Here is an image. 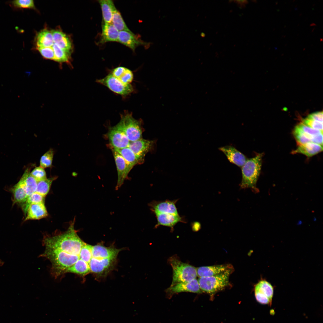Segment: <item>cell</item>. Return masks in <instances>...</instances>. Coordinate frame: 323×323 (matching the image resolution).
Masks as SVG:
<instances>
[{
    "instance_id": "1",
    "label": "cell",
    "mask_w": 323,
    "mask_h": 323,
    "mask_svg": "<svg viewBox=\"0 0 323 323\" xmlns=\"http://www.w3.org/2000/svg\"><path fill=\"white\" fill-rule=\"evenodd\" d=\"M74 221L71 223L65 232L44 237L42 242L45 248L79 256L81 249L85 243L78 235L74 228Z\"/></svg>"
},
{
    "instance_id": "2",
    "label": "cell",
    "mask_w": 323,
    "mask_h": 323,
    "mask_svg": "<svg viewBox=\"0 0 323 323\" xmlns=\"http://www.w3.org/2000/svg\"><path fill=\"white\" fill-rule=\"evenodd\" d=\"M41 256L49 260L52 264V273L56 277L65 273L66 270L80 259L79 256L47 248H45V250Z\"/></svg>"
},
{
    "instance_id": "3",
    "label": "cell",
    "mask_w": 323,
    "mask_h": 323,
    "mask_svg": "<svg viewBox=\"0 0 323 323\" xmlns=\"http://www.w3.org/2000/svg\"><path fill=\"white\" fill-rule=\"evenodd\" d=\"M262 154H258L252 158L247 159L241 167L242 189L251 188L255 189L256 185L260 173Z\"/></svg>"
},
{
    "instance_id": "4",
    "label": "cell",
    "mask_w": 323,
    "mask_h": 323,
    "mask_svg": "<svg viewBox=\"0 0 323 323\" xmlns=\"http://www.w3.org/2000/svg\"><path fill=\"white\" fill-rule=\"evenodd\" d=\"M168 261L173 269L172 281L170 286L196 278V268L194 266L182 262L177 256L170 257Z\"/></svg>"
},
{
    "instance_id": "5",
    "label": "cell",
    "mask_w": 323,
    "mask_h": 323,
    "mask_svg": "<svg viewBox=\"0 0 323 323\" xmlns=\"http://www.w3.org/2000/svg\"><path fill=\"white\" fill-rule=\"evenodd\" d=\"M231 269L214 276L199 278L198 281L202 291L213 294L224 289L228 284Z\"/></svg>"
},
{
    "instance_id": "6",
    "label": "cell",
    "mask_w": 323,
    "mask_h": 323,
    "mask_svg": "<svg viewBox=\"0 0 323 323\" xmlns=\"http://www.w3.org/2000/svg\"><path fill=\"white\" fill-rule=\"evenodd\" d=\"M118 124L130 142L142 138V129L141 122L135 119L132 113L127 111L121 115Z\"/></svg>"
},
{
    "instance_id": "7",
    "label": "cell",
    "mask_w": 323,
    "mask_h": 323,
    "mask_svg": "<svg viewBox=\"0 0 323 323\" xmlns=\"http://www.w3.org/2000/svg\"><path fill=\"white\" fill-rule=\"evenodd\" d=\"M96 82L106 86L113 92L124 96L129 95L134 91L131 84L122 83L111 73L102 79L97 80Z\"/></svg>"
},
{
    "instance_id": "8",
    "label": "cell",
    "mask_w": 323,
    "mask_h": 323,
    "mask_svg": "<svg viewBox=\"0 0 323 323\" xmlns=\"http://www.w3.org/2000/svg\"><path fill=\"white\" fill-rule=\"evenodd\" d=\"M274 292L273 286L265 279L260 280L255 287V295L256 300L262 304L271 306Z\"/></svg>"
},
{
    "instance_id": "9",
    "label": "cell",
    "mask_w": 323,
    "mask_h": 323,
    "mask_svg": "<svg viewBox=\"0 0 323 323\" xmlns=\"http://www.w3.org/2000/svg\"><path fill=\"white\" fill-rule=\"evenodd\" d=\"M116 259L92 257L89 263L91 272L97 276H105L114 268Z\"/></svg>"
},
{
    "instance_id": "10",
    "label": "cell",
    "mask_w": 323,
    "mask_h": 323,
    "mask_svg": "<svg viewBox=\"0 0 323 323\" xmlns=\"http://www.w3.org/2000/svg\"><path fill=\"white\" fill-rule=\"evenodd\" d=\"M110 147L115 149L128 147L130 141L118 123L111 127L107 134Z\"/></svg>"
},
{
    "instance_id": "11",
    "label": "cell",
    "mask_w": 323,
    "mask_h": 323,
    "mask_svg": "<svg viewBox=\"0 0 323 323\" xmlns=\"http://www.w3.org/2000/svg\"><path fill=\"white\" fill-rule=\"evenodd\" d=\"M112 148L117 169L118 181L115 189L118 190L123 185L128 173L133 168L117 152Z\"/></svg>"
},
{
    "instance_id": "12",
    "label": "cell",
    "mask_w": 323,
    "mask_h": 323,
    "mask_svg": "<svg viewBox=\"0 0 323 323\" xmlns=\"http://www.w3.org/2000/svg\"><path fill=\"white\" fill-rule=\"evenodd\" d=\"M169 297L173 294L183 292H190L197 293H201L202 291L200 289L198 280L196 278L191 281L177 283L170 286L166 290Z\"/></svg>"
},
{
    "instance_id": "13",
    "label": "cell",
    "mask_w": 323,
    "mask_h": 323,
    "mask_svg": "<svg viewBox=\"0 0 323 323\" xmlns=\"http://www.w3.org/2000/svg\"><path fill=\"white\" fill-rule=\"evenodd\" d=\"M177 200L173 201H153L149 204L152 211L156 214H179L176 203Z\"/></svg>"
},
{
    "instance_id": "14",
    "label": "cell",
    "mask_w": 323,
    "mask_h": 323,
    "mask_svg": "<svg viewBox=\"0 0 323 323\" xmlns=\"http://www.w3.org/2000/svg\"><path fill=\"white\" fill-rule=\"evenodd\" d=\"M219 149L225 155L231 163L239 167H241L248 159L244 154L233 146L222 147Z\"/></svg>"
},
{
    "instance_id": "15",
    "label": "cell",
    "mask_w": 323,
    "mask_h": 323,
    "mask_svg": "<svg viewBox=\"0 0 323 323\" xmlns=\"http://www.w3.org/2000/svg\"><path fill=\"white\" fill-rule=\"evenodd\" d=\"M118 42L129 48L133 51L139 45L146 46L147 44L141 39L139 36L135 34L132 31H119Z\"/></svg>"
},
{
    "instance_id": "16",
    "label": "cell",
    "mask_w": 323,
    "mask_h": 323,
    "mask_svg": "<svg viewBox=\"0 0 323 323\" xmlns=\"http://www.w3.org/2000/svg\"><path fill=\"white\" fill-rule=\"evenodd\" d=\"M121 250L113 246H105L100 243L92 246V257L100 258H117L118 253Z\"/></svg>"
},
{
    "instance_id": "17",
    "label": "cell",
    "mask_w": 323,
    "mask_h": 323,
    "mask_svg": "<svg viewBox=\"0 0 323 323\" xmlns=\"http://www.w3.org/2000/svg\"><path fill=\"white\" fill-rule=\"evenodd\" d=\"M153 141L141 138L130 142L128 147L138 156L144 159L146 154L153 146Z\"/></svg>"
},
{
    "instance_id": "18",
    "label": "cell",
    "mask_w": 323,
    "mask_h": 323,
    "mask_svg": "<svg viewBox=\"0 0 323 323\" xmlns=\"http://www.w3.org/2000/svg\"><path fill=\"white\" fill-rule=\"evenodd\" d=\"M119 33L112 23L103 22L100 43L103 44L109 42H118Z\"/></svg>"
},
{
    "instance_id": "19",
    "label": "cell",
    "mask_w": 323,
    "mask_h": 323,
    "mask_svg": "<svg viewBox=\"0 0 323 323\" xmlns=\"http://www.w3.org/2000/svg\"><path fill=\"white\" fill-rule=\"evenodd\" d=\"M26 214L25 221L45 218L48 216V213L44 203H36L30 205Z\"/></svg>"
},
{
    "instance_id": "20",
    "label": "cell",
    "mask_w": 323,
    "mask_h": 323,
    "mask_svg": "<svg viewBox=\"0 0 323 323\" xmlns=\"http://www.w3.org/2000/svg\"><path fill=\"white\" fill-rule=\"evenodd\" d=\"M157 223L155 227L163 226L173 229L174 226L179 222H185L179 214H156Z\"/></svg>"
},
{
    "instance_id": "21",
    "label": "cell",
    "mask_w": 323,
    "mask_h": 323,
    "mask_svg": "<svg viewBox=\"0 0 323 323\" xmlns=\"http://www.w3.org/2000/svg\"><path fill=\"white\" fill-rule=\"evenodd\" d=\"M231 268V266L228 265L201 266L196 268L197 276L199 278L211 276Z\"/></svg>"
},
{
    "instance_id": "22",
    "label": "cell",
    "mask_w": 323,
    "mask_h": 323,
    "mask_svg": "<svg viewBox=\"0 0 323 323\" xmlns=\"http://www.w3.org/2000/svg\"><path fill=\"white\" fill-rule=\"evenodd\" d=\"M13 194V204L25 202L28 197L26 193L25 183V178L23 175L19 181L12 189Z\"/></svg>"
},
{
    "instance_id": "23",
    "label": "cell",
    "mask_w": 323,
    "mask_h": 323,
    "mask_svg": "<svg viewBox=\"0 0 323 323\" xmlns=\"http://www.w3.org/2000/svg\"><path fill=\"white\" fill-rule=\"evenodd\" d=\"M51 32L54 43L60 48L70 54L72 48L71 44L68 36L59 30H53Z\"/></svg>"
},
{
    "instance_id": "24",
    "label": "cell",
    "mask_w": 323,
    "mask_h": 323,
    "mask_svg": "<svg viewBox=\"0 0 323 323\" xmlns=\"http://www.w3.org/2000/svg\"><path fill=\"white\" fill-rule=\"evenodd\" d=\"M322 145L309 142L299 145L293 153H300L308 157H311L322 151Z\"/></svg>"
},
{
    "instance_id": "25",
    "label": "cell",
    "mask_w": 323,
    "mask_h": 323,
    "mask_svg": "<svg viewBox=\"0 0 323 323\" xmlns=\"http://www.w3.org/2000/svg\"><path fill=\"white\" fill-rule=\"evenodd\" d=\"M101 8L103 22L111 23L114 11L116 9L113 1L111 0L98 1Z\"/></svg>"
},
{
    "instance_id": "26",
    "label": "cell",
    "mask_w": 323,
    "mask_h": 323,
    "mask_svg": "<svg viewBox=\"0 0 323 323\" xmlns=\"http://www.w3.org/2000/svg\"><path fill=\"white\" fill-rule=\"evenodd\" d=\"M110 73L125 84H131L133 79L134 75L132 72L129 69L124 67H117L113 69Z\"/></svg>"
},
{
    "instance_id": "27",
    "label": "cell",
    "mask_w": 323,
    "mask_h": 323,
    "mask_svg": "<svg viewBox=\"0 0 323 323\" xmlns=\"http://www.w3.org/2000/svg\"><path fill=\"white\" fill-rule=\"evenodd\" d=\"M113 149L119 153L132 167L143 162L144 159L136 155L128 147L120 149Z\"/></svg>"
},
{
    "instance_id": "28",
    "label": "cell",
    "mask_w": 323,
    "mask_h": 323,
    "mask_svg": "<svg viewBox=\"0 0 323 323\" xmlns=\"http://www.w3.org/2000/svg\"><path fill=\"white\" fill-rule=\"evenodd\" d=\"M36 48L52 47L54 44L51 32L44 29L39 32L36 38Z\"/></svg>"
},
{
    "instance_id": "29",
    "label": "cell",
    "mask_w": 323,
    "mask_h": 323,
    "mask_svg": "<svg viewBox=\"0 0 323 323\" xmlns=\"http://www.w3.org/2000/svg\"><path fill=\"white\" fill-rule=\"evenodd\" d=\"M90 272L89 264L79 259L74 265L66 270L65 273H72L84 276Z\"/></svg>"
},
{
    "instance_id": "30",
    "label": "cell",
    "mask_w": 323,
    "mask_h": 323,
    "mask_svg": "<svg viewBox=\"0 0 323 323\" xmlns=\"http://www.w3.org/2000/svg\"><path fill=\"white\" fill-rule=\"evenodd\" d=\"M25 178V189L28 197L36 191L37 182L31 175L29 170H26L23 174Z\"/></svg>"
},
{
    "instance_id": "31",
    "label": "cell",
    "mask_w": 323,
    "mask_h": 323,
    "mask_svg": "<svg viewBox=\"0 0 323 323\" xmlns=\"http://www.w3.org/2000/svg\"><path fill=\"white\" fill-rule=\"evenodd\" d=\"M111 23L119 31H131L127 25L120 12L117 9L113 13Z\"/></svg>"
},
{
    "instance_id": "32",
    "label": "cell",
    "mask_w": 323,
    "mask_h": 323,
    "mask_svg": "<svg viewBox=\"0 0 323 323\" xmlns=\"http://www.w3.org/2000/svg\"><path fill=\"white\" fill-rule=\"evenodd\" d=\"M52 47L54 52L53 60L60 63H66L70 64V53L65 51L54 43Z\"/></svg>"
},
{
    "instance_id": "33",
    "label": "cell",
    "mask_w": 323,
    "mask_h": 323,
    "mask_svg": "<svg viewBox=\"0 0 323 323\" xmlns=\"http://www.w3.org/2000/svg\"><path fill=\"white\" fill-rule=\"evenodd\" d=\"M45 196L36 192L29 196L22 205V208L24 214H26L30 205L33 203H45Z\"/></svg>"
},
{
    "instance_id": "34",
    "label": "cell",
    "mask_w": 323,
    "mask_h": 323,
    "mask_svg": "<svg viewBox=\"0 0 323 323\" xmlns=\"http://www.w3.org/2000/svg\"><path fill=\"white\" fill-rule=\"evenodd\" d=\"M55 179L56 177H52L37 182L36 192L45 196L49 191L52 183Z\"/></svg>"
},
{
    "instance_id": "35",
    "label": "cell",
    "mask_w": 323,
    "mask_h": 323,
    "mask_svg": "<svg viewBox=\"0 0 323 323\" xmlns=\"http://www.w3.org/2000/svg\"><path fill=\"white\" fill-rule=\"evenodd\" d=\"M10 6L15 9L35 8L34 3L32 0H16L9 1Z\"/></svg>"
},
{
    "instance_id": "36",
    "label": "cell",
    "mask_w": 323,
    "mask_h": 323,
    "mask_svg": "<svg viewBox=\"0 0 323 323\" xmlns=\"http://www.w3.org/2000/svg\"><path fill=\"white\" fill-rule=\"evenodd\" d=\"M297 127L303 132L311 142V139L315 135L323 133V132L313 129L303 123L299 124Z\"/></svg>"
},
{
    "instance_id": "37",
    "label": "cell",
    "mask_w": 323,
    "mask_h": 323,
    "mask_svg": "<svg viewBox=\"0 0 323 323\" xmlns=\"http://www.w3.org/2000/svg\"><path fill=\"white\" fill-rule=\"evenodd\" d=\"M54 154V151L52 149H50L46 152L41 158L40 166L43 168L51 167L52 163Z\"/></svg>"
},
{
    "instance_id": "38",
    "label": "cell",
    "mask_w": 323,
    "mask_h": 323,
    "mask_svg": "<svg viewBox=\"0 0 323 323\" xmlns=\"http://www.w3.org/2000/svg\"><path fill=\"white\" fill-rule=\"evenodd\" d=\"M92 246L86 243L82 247L80 254V259L89 264L92 257Z\"/></svg>"
},
{
    "instance_id": "39",
    "label": "cell",
    "mask_w": 323,
    "mask_h": 323,
    "mask_svg": "<svg viewBox=\"0 0 323 323\" xmlns=\"http://www.w3.org/2000/svg\"><path fill=\"white\" fill-rule=\"evenodd\" d=\"M30 173L37 182L44 180L47 179L46 173L44 168L40 166L35 168Z\"/></svg>"
},
{
    "instance_id": "40",
    "label": "cell",
    "mask_w": 323,
    "mask_h": 323,
    "mask_svg": "<svg viewBox=\"0 0 323 323\" xmlns=\"http://www.w3.org/2000/svg\"><path fill=\"white\" fill-rule=\"evenodd\" d=\"M293 134L299 145L303 144L309 142H311L310 139L297 126L295 128Z\"/></svg>"
},
{
    "instance_id": "41",
    "label": "cell",
    "mask_w": 323,
    "mask_h": 323,
    "mask_svg": "<svg viewBox=\"0 0 323 323\" xmlns=\"http://www.w3.org/2000/svg\"><path fill=\"white\" fill-rule=\"evenodd\" d=\"M36 48L43 57L46 59L54 60V54L52 47H37Z\"/></svg>"
},
{
    "instance_id": "42",
    "label": "cell",
    "mask_w": 323,
    "mask_h": 323,
    "mask_svg": "<svg viewBox=\"0 0 323 323\" xmlns=\"http://www.w3.org/2000/svg\"><path fill=\"white\" fill-rule=\"evenodd\" d=\"M303 123L313 129L323 132V122L307 117L303 120Z\"/></svg>"
},
{
    "instance_id": "43",
    "label": "cell",
    "mask_w": 323,
    "mask_h": 323,
    "mask_svg": "<svg viewBox=\"0 0 323 323\" xmlns=\"http://www.w3.org/2000/svg\"><path fill=\"white\" fill-rule=\"evenodd\" d=\"M307 118L316 121L323 122V112L319 111L312 113L309 115Z\"/></svg>"
},
{
    "instance_id": "44",
    "label": "cell",
    "mask_w": 323,
    "mask_h": 323,
    "mask_svg": "<svg viewBox=\"0 0 323 323\" xmlns=\"http://www.w3.org/2000/svg\"><path fill=\"white\" fill-rule=\"evenodd\" d=\"M234 1L238 5L239 7H244L245 5L248 3V1L246 0H237L235 1Z\"/></svg>"
},
{
    "instance_id": "45",
    "label": "cell",
    "mask_w": 323,
    "mask_h": 323,
    "mask_svg": "<svg viewBox=\"0 0 323 323\" xmlns=\"http://www.w3.org/2000/svg\"><path fill=\"white\" fill-rule=\"evenodd\" d=\"M314 25H316L314 23H312L310 25V26H313Z\"/></svg>"
},
{
    "instance_id": "46",
    "label": "cell",
    "mask_w": 323,
    "mask_h": 323,
    "mask_svg": "<svg viewBox=\"0 0 323 323\" xmlns=\"http://www.w3.org/2000/svg\"><path fill=\"white\" fill-rule=\"evenodd\" d=\"M2 261H0V264H2Z\"/></svg>"
},
{
    "instance_id": "47",
    "label": "cell",
    "mask_w": 323,
    "mask_h": 323,
    "mask_svg": "<svg viewBox=\"0 0 323 323\" xmlns=\"http://www.w3.org/2000/svg\"><path fill=\"white\" fill-rule=\"evenodd\" d=\"M320 41H322V38L320 39Z\"/></svg>"
}]
</instances>
